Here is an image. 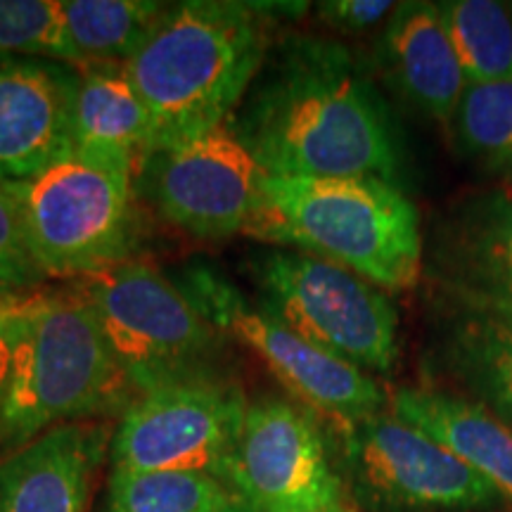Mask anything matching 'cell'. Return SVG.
Returning a JSON list of instances; mask_svg holds the SVG:
<instances>
[{
  "instance_id": "obj_31",
  "label": "cell",
  "mask_w": 512,
  "mask_h": 512,
  "mask_svg": "<svg viewBox=\"0 0 512 512\" xmlns=\"http://www.w3.org/2000/svg\"><path fill=\"white\" fill-rule=\"evenodd\" d=\"M498 320H503L505 325H510V328H512V316H508V318H498Z\"/></svg>"
},
{
  "instance_id": "obj_30",
  "label": "cell",
  "mask_w": 512,
  "mask_h": 512,
  "mask_svg": "<svg viewBox=\"0 0 512 512\" xmlns=\"http://www.w3.org/2000/svg\"><path fill=\"white\" fill-rule=\"evenodd\" d=\"M498 174H501V178H503V188L512 192V162L505 164Z\"/></svg>"
},
{
  "instance_id": "obj_22",
  "label": "cell",
  "mask_w": 512,
  "mask_h": 512,
  "mask_svg": "<svg viewBox=\"0 0 512 512\" xmlns=\"http://www.w3.org/2000/svg\"><path fill=\"white\" fill-rule=\"evenodd\" d=\"M226 491L221 479L200 472L112 470L105 512H211Z\"/></svg>"
},
{
  "instance_id": "obj_13",
  "label": "cell",
  "mask_w": 512,
  "mask_h": 512,
  "mask_svg": "<svg viewBox=\"0 0 512 512\" xmlns=\"http://www.w3.org/2000/svg\"><path fill=\"white\" fill-rule=\"evenodd\" d=\"M79 69L0 53V183L38 176L74 150Z\"/></svg>"
},
{
  "instance_id": "obj_26",
  "label": "cell",
  "mask_w": 512,
  "mask_h": 512,
  "mask_svg": "<svg viewBox=\"0 0 512 512\" xmlns=\"http://www.w3.org/2000/svg\"><path fill=\"white\" fill-rule=\"evenodd\" d=\"M38 292H0V411L8 396L22 339L34 316Z\"/></svg>"
},
{
  "instance_id": "obj_20",
  "label": "cell",
  "mask_w": 512,
  "mask_h": 512,
  "mask_svg": "<svg viewBox=\"0 0 512 512\" xmlns=\"http://www.w3.org/2000/svg\"><path fill=\"white\" fill-rule=\"evenodd\" d=\"M166 10L152 0H62L69 38L86 69L131 62L155 34Z\"/></svg>"
},
{
  "instance_id": "obj_17",
  "label": "cell",
  "mask_w": 512,
  "mask_h": 512,
  "mask_svg": "<svg viewBox=\"0 0 512 512\" xmlns=\"http://www.w3.org/2000/svg\"><path fill=\"white\" fill-rule=\"evenodd\" d=\"M389 406L396 418L432 437L512 503V427L484 403L406 387L389 396Z\"/></svg>"
},
{
  "instance_id": "obj_25",
  "label": "cell",
  "mask_w": 512,
  "mask_h": 512,
  "mask_svg": "<svg viewBox=\"0 0 512 512\" xmlns=\"http://www.w3.org/2000/svg\"><path fill=\"white\" fill-rule=\"evenodd\" d=\"M46 280L24 240L19 216L0 185V292H36Z\"/></svg>"
},
{
  "instance_id": "obj_16",
  "label": "cell",
  "mask_w": 512,
  "mask_h": 512,
  "mask_svg": "<svg viewBox=\"0 0 512 512\" xmlns=\"http://www.w3.org/2000/svg\"><path fill=\"white\" fill-rule=\"evenodd\" d=\"M382 60L396 88L427 117L451 124L467 79L437 3H399L384 24Z\"/></svg>"
},
{
  "instance_id": "obj_1",
  "label": "cell",
  "mask_w": 512,
  "mask_h": 512,
  "mask_svg": "<svg viewBox=\"0 0 512 512\" xmlns=\"http://www.w3.org/2000/svg\"><path fill=\"white\" fill-rule=\"evenodd\" d=\"M268 174L394 183L401 145L380 93L339 43L292 38L240 119Z\"/></svg>"
},
{
  "instance_id": "obj_2",
  "label": "cell",
  "mask_w": 512,
  "mask_h": 512,
  "mask_svg": "<svg viewBox=\"0 0 512 512\" xmlns=\"http://www.w3.org/2000/svg\"><path fill=\"white\" fill-rule=\"evenodd\" d=\"M266 55L268 29L256 5L190 0L166 10L124 64L152 117L155 150L233 119Z\"/></svg>"
},
{
  "instance_id": "obj_11",
  "label": "cell",
  "mask_w": 512,
  "mask_h": 512,
  "mask_svg": "<svg viewBox=\"0 0 512 512\" xmlns=\"http://www.w3.org/2000/svg\"><path fill=\"white\" fill-rule=\"evenodd\" d=\"M183 292L216 328L252 349L285 389L342 434L382 413L387 396L366 370L313 347L266 309L247 306L228 283L197 273Z\"/></svg>"
},
{
  "instance_id": "obj_14",
  "label": "cell",
  "mask_w": 512,
  "mask_h": 512,
  "mask_svg": "<svg viewBox=\"0 0 512 512\" xmlns=\"http://www.w3.org/2000/svg\"><path fill=\"white\" fill-rule=\"evenodd\" d=\"M437 273L467 313L512 316V192L494 188L463 200L441 228Z\"/></svg>"
},
{
  "instance_id": "obj_4",
  "label": "cell",
  "mask_w": 512,
  "mask_h": 512,
  "mask_svg": "<svg viewBox=\"0 0 512 512\" xmlns=\"http://www.w3.org/2000/svg\"><path fill=\"white\" fill-rule=\"evenodd\" d=\"M136 399L91 306L72 287L38 292L0 411V444L17 448L57 425L124 415Z\"/></svg>"
},
{
  "instance_id": "obj_28",
  "label": "cell",
  "mask_w": 512,
  "mask_h": 512,
  "mask_svg": "<svg viewBox=\"0 0 512 512\" xmlns=\"http://www.w3.org/2000/svg\"><path fill=\"white\" fill-rule=\"evenodd\" d=\"M211 512H259L254 508V505H249L245 498H240L235 491H226V496L221 498L219 505H216Z\"/></svg>"
},
{
  "instance_id": "obj_29",
  "label": "cell",
  "mask_w": 512,
  "mask_h": 512,
  "mask_svg": "<svg viewBox=\"0 0 512 512\" xmlns=\"http://www.w3.org/2000/svg\"><path fill=\"white\" fill-rule=\"evenodd\" d=\"M292 512H356L349 503L330 505V508H316V510H292Z\"/></svg>"
},
{
  "instance_id": "obj_3",
  "label": "cell",
  "mask_w": 512,
  "mask_h": 512,
  "mask_svg": "<svg viewBox=\"0 0 512 512\" xmlns=\"http://www.w3.org/2000/svg\"><path fill=\"white\" fill-rule=\"evenodd\" d=\"M254 238L328 259L384 292L418 285L425 261L418 207L380 178L268 174Z\"/></svg>"
},
{
  "instance_id": "obj_5",
  "label": "cell",
  "mask_w": 512,
  "mask_h": 512,
  "mask_svg": "<svg viewBox=\"0 0 512 512\" xmlns=\"http://www.w3.org/2000/svg\"><path fill=\"white\" fill-rule=\"evenodd\" d=\"M0 185L46 278L76 280L131 259L138 240L131 166L74 147L38 176Z\"/></svg>"
},
{
  "instance_id": "obj_10",
  "label": "cell",
  "mask_w": 512,
  "mask_h": 512,
  "mask_svg": "<svg viewBox=\"0 0 512 512\" xmlns=\"http://www.w3.org/2000/svg\"><path fill=\"white\" fill-rule=\"evenodd\" d=\"M344 463L356 498L375 512H467L503 501L484 477L394 413L344 432Z\"/></svg>"
},
{
  "instance_id": "obj_19",
  "label": "cell",
  "mask_w": 512,
  "mask_h": 512,
  "mask_svg": "<svg viewBox=\"0 0 512 512\" xmlns=\"http://www.w3.org/2000/svg\"><path fill=\"white\" fill-rule=\"evenodd\" d=\"M446 368L479 403L512 427V328L494 316L467 313L448 330Z\"/></svg>"
},
{
  "instance_id": "obj_15",
  "label": "cell",
  "mask_w": 512,
  "mask_h": 512,
  "mask_svg": "<svg viewBox=\"0 0 512 512\" xmlns=\"http://www.w3.org/2000/svg\"><path fill=\"white\" fill-rule=\"evenodd\" d=\"M110 444L100 422H67L12 448L0 460V512H86Z\"/></svg>"
},
{
  "instance_id": "obj_9",
  "label": "cell",
  "mask_w": 512,
  "mask_h": 512,
  "mask_svg": "<svg viewBox=\"0 0 512 512\" xmlns=\"http://www.w3.org/2000/svg\"><path fill=\"white\" fill-rule=\"evenodd\" d=\"M247 406L238 384L219 375L140 394L112 434V470L200 472L223 482Z\"/></svg>"
},
{
  "instance_id": "obj_18",
  "label": "cell",
  "mask_w": 512,
  "mask_h": 512,
  "mask_svg": "<svg viewBox=\"0 0 512 512\" xmlns=\"http://www.w3.org/2000/svg\"><path fill=\"white\" fill-rule=\"evenodd\" d=\"M74 147L117 159L140 176L155 150V128L124 64L79 69L72 107Z\"/></svg>"
},
{
  "instance_id": "obj_32",
  "label": "cell",
  "mask_w": 512,
  "mask_h": 512,
  "mask_svg": "<svg viewBox=\"0 0 512 512\" xmlns=\"http://www.w3.org/2000/svg\"><path fill=\"white\" fill-rule=\"evenodd\" d=\"M510 8H512V5H510Z\"/></svg>"
},
{
  "instance_id": "obj_8",
  "label": "cell",
  "mask_w": 512,
  "mask_h": 512,
  "mask_svg": "<svg viewBox=\"0 0 512 512\" xmlns=\"http://www.w3.org/2000/svg\"><path fill=\"white\" fill-rule=\"evenodd\" d=\"M268 169L233 119L152 152L138 185L171 226L200 238L256 235Z\"/></svg>"
},
{
  "instance_id": "obj_6",
  "label": "cell",
  "mask_w": 512,
  "mask_h": 512,
  "mask_svg": "<svg viewBox=\"0 0 512 512\" xmlns=\"http://www.w3.org/2000/svg\"><path fill=\"white\" fill-rule=\"evenodd\" d=\"M91 306L138 396L166 384L216 375L221 330L183 287L143 259H126L72 280Z\"/></svg>"
},
{
  "instance_id": "obj_27",
  "label": "cell",
  "mask_w": 512,
  "mask_h": 512,
  "mask_svg": "<svg viewBox=\"0 0 512 512\" xmlns=\"http://www.w3.org/2000/svg\"><path fill=\"white\" fill-rule=\"evenodd\" d=\"M394 8L389 0H328L318 5V15L330 29L363 34L392 17Z\"/></svg>"
},
{
  "instance_id": "obj_12",
  "label": "cell",
  "mask_w": 512,
  "mask_h": 512,
  "mask_svg": "<svg viewBox=\"0 0 512 512\" xmlns=\"http://www.w3.org/2000/svg\"><path fill=\"white\" fill-rule=\"evenodd\" d=\"M223 484L259 512L347 503L323 432L309 413L273 396L247 406Z\"/></svg>"
},
{
  "instance_id": "obj_21",
  "label": "cell",
  "mask_w": 512,
  "mask_h": 512,
  "mask_svg": "<svg viewBox=\"0 0 512 512\" xmlns=\"http://www.w3.org/2000/svg\"><path fill=\"white\" fill-rule=\"evenodd\" d=\"M441 22L467 83L512 79V8L496 0H446Z\"/></svg>"
},
{
  "instance_id": "obj_23",
  "label": "cell",
  "mask_w": 512,
  "mask_h": 512,
  "mask_svg": "<svg viewBox=\"0 0 512 512\" xmlns=\"http://www.w3.org/2000/svg\"><path fill=\"white\" fill-rule=\"evenodd\" d=\"M451 126L467 157L501 171L512 162V79L467 83Z\"/></svg>"
},
{
  "instance_id": "obj_24",
  "label": "cell",
  "mask_w": 512,
  "mask_h": 512,
  "mask_svg": "<svg viewBox=\"0 0 512 512\" xmlns=\"http://www.w3.org/2000/svg\"><path fill=\"white\" fill-rule=\"evenodd\" d=\"M0 53L86 69L69 38L62 0H0Z\"/></svg>"
},
{
  "instance_id": "obj_7",
  "label": "cell",
  "mask_w": 512,
  "mask_h": 512,
  "mask_svg": "<svg viewBox=\"0 0 512 512\" xmlns=\"http://www.w3.org/2000/svg\"><path fill=\"white\" fill-rule=\"evenodd\" d=\"M254 275L264 309L313 347L361 370L392 373L399 361V313L380 287L297 249L264 254Z\"/></svg>"
}]
</instances>
